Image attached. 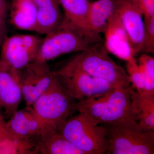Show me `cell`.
<instances>
[{
  "instance_id": "28",
  "label": "cell",
  "mask_w": 154,
  "mask_h": 154,
  "mask_svg": "<svg viewBox=\"0 0 154 154\" xmlns=\"http://www.w3.org/2000/svg\"><path fill=\"white\" fill-rule=\"evenodd\" d=\"M1 43H0V46H1Z\"/></svg>"
},
{
  "instance_id": "12",
  "label": "cell",
  "mask_w": 154,
  "mask_h": 154,
  "mask_svg": "<svg viewBox=\"0 0 154 154\" xmlns=\"http://www.w3.org/2000/svg\"><path fill=\"white\" fill-rule=\"evenodd\" d=\"M4 125L11 133L36 144L47 128L35 115L31 107L18 109L8 121H4Z\"/></svg>"
},
{
  "instance_id": "17",
  "label": "cell",
  "mask_w": 154,
  "mask_h": 154,
  "mask_svg": "<svg viewBox=\"0 0 154 154\" xmlns=\"http://www.w3.org/2000/svg\"><path fill=\"white\" fill-rule=\"evenodd\" d=\"M36 17L35 0H12L9 19L14 28L19 30L34 32Z\"/></svg>"
},
{
  "instance_id": "23",
  "label": "cell",
  "mask_w": 154,
  "mask_h": 154,
  "mask_svg": "<svg viewBox=\"0 0 154 154\" xmlns=\"http://www.w3.org/2000/svg\"><path fill=\"white\" fill-rule=\"evenodd\" d=\"M143 45L142 52H154V17H144Z\"/></svg>"
},
{
  "instance_id": "21",
  "label": "cell",
  "mask_w": 154,
  "mask_h": 154,
  "mask_svg": "<svg viewBox=\"0 0 154 154\" xmlns=\"http://www.w3.org/2000/svg\"><path fill=\"white\" fill-rule=\"evenodd\" d=\"M144 76L145 87L143 92L154 94V58L147 54L140 56L137 63Z\"/></svg>"
},
{
  "instance_id": "26",
  "label": "cell",
  "mask_w": 154,
  "mask_h": 154,
  "mask_svg": "<svg viewBox=\"0 0 154 154\" xmlns=\"http://www.w3.org/2000/svg\"><path fill=\"white\" fill-rule=\"evenodd\" d=\"M8 11L7 0H0V14L8 16Z\"/></svg>"
},
{
  "instance_id": "2",
  "label": "cell",
  "mask_w": 154,
  "mask_h": 154,
  "mask_svg": "<svg viewBox=\"0 0 154 154\" xmlns=\"http://www.w3.org/2000/svg\"><path fill=\"white\" fill-rule=\"evenodd\" d=\"M102 43L79 52L66 64L104 80L113 87H130L127 72L112 59Z\"/></svg>"
},
{
  "instance_id": "9",
  "label": "cell",
  "mask_w": 154,
  "mask_h": 154,
  "mask_svg": "<svg viewBox=\"0 0 154 154\" xmlns=\"http://www.w3.org/2000/svg\"><path fill=\"white\" fill-rule=\"evenodd\" d=\"M55 76L48 63L36 60L29 64L20 72L19 84L26 107L32 106L47 90Z\"/></svg>"
},
{
  "instance_id": "7",
  "label": "cell",
  "mask_w": 154,
  "mask_h": 154,
  "mask_svg": "<svg viewBox=\"0 0 154 154\" xmlns=\"http://www.w3.org/2000/svg\"><path fill=\"white\" fill-rule=\"evenodd\" d=\"M54 72L69 95L79 101L101 96L115 88L104 80L67 64Z\"/></svg>"
},
{
  "instance_id": "5",
  "label": "cell",
  "mask_w": 154,
  "mask_h": 154,
  "mask_svg": "<svg viewBox=\"0 0 154 154\" xmlns=\"http://www.w3.org/2000/svg\"><path fill=\"white\" fill-rule=\"evenodd\" d=\"M84 154H105L107 148L105 127L79 112L67 119L59 131Z\"/></svg>"
},
{
  "instance_id": "4",
  "label": "cell",
  "mask_w": 154,
  "mask_h": 154,
  "mask_svg": "<svg viewBox=\"0 0 154 154\" xmlns=\"http://www.w3.org/2000/svg\"><path fill=\"white\" fill-rule=\"evenodd\" d=\"M102 42L101 37L86 36L63 20L58 28L42 38L35 60L48 63L62 56L80 52Z\"/></svg>"
},
{
  "instance_id": "1",
  "label": "cell",
  "mask_w": 154,
  "mask_h": 154,
  "mask_svg": "<svg viewBox=\"0 0 154 154\" xmlns=\"http://www.w3.org/2000/svg\"><path fill=\"white\" fill-rule=\"evenodd\" d=\"M133 86L113 88L101 96L78 101L72 110L85 113L99 124L135 122L131 103Z\"/></svg>"
},
{
  "instance_id": "24",
  "label": "cell",
  "mask_w": 154,
  "mask_h": 154,
  "mask_svg": "<svg viewBox=\"0 0 154 154\" xmlns=\"http://www.w3.org/2000/svg\"><path fill=\"white\" fill-rule=\"evenodd\" d=\"M144 17H154V0H132Z\"/></svg>"
},
{
  "instance_id": "10",
  "label": "cell",
  "mask_w": 154,
  "mask_h": 154,
  "mask_svg": "<svg viewBox=\"0 0 154 154\" xmlns=\"http://www.w3.org/2000/svg\"><path fill=\"white\" fill-rule=\"evenodd\" d=\"M115 12L119 16L136 55L142 51L143 15L132 0H115Z\"/></svg>"
},
{
  "instance_id": "18",
  "label": "cell",
  "mask_w": 154,
  "mask_h": 154,
  "mask_svg": "<svg viewBox=\"0 0 154 154\" xmlns=\"http://www.w3.org/2000/svg\"><path fill=\"white\" fill-rule=\"evenodd\" d=\"M36 149L38 154H84L57 131L49 128L45 131Z\"/></svg>"
},
{
  "instance_id": "27",
  "label": "cell",
  "mask_w": 154,
  "mask_h": 154,
  "mask_svg": "<svg viewBox=\"0 0 154 154\" xmlns=\"http://www.w3.org/2000/svg\"><path fill=\"white\" fill-rule=\"evenodd\" d=\"M4 117H5V116H4L3 112L0 109V120H4Z\"/></svg>"
},
{
  "instance_id": "19",
  "label": "cell",
  "mask_w": 154,
  "mask_h": 154,
  "mask_svg": "<svg viewBox=\"0 0 154 154\" xmlns=\"http://www.w3.org/2000/svg\"><path fill=\"white\" fill-rule=\"evenodd\" d=\"M115 11V0H96L90 2L88 22L91 33L98 35L105 33Z\"/></svg>"
},
{
  "instance_id": "25",
  "label": "cell",
  "mask_w": 154,
  "mask_h": 154,
  "mask_svg": "<svg viewBox=\"0 0 154 154\" xmlns=\"http://www.w3.org/2000/svg\"><path fill=\"white\" fill-rule=\"evenodd\" d=\"M7 16L0 14V43L2 44L7 35L6 19Z\"/></svg>"
},
{
  "instance_id": "13",
  "label": "cell",
  "mask_w": 154,
  "mask_h": 154,
  "mask_svg": "<svg viewBox=\"0 0 154 154\" xmlns=\"http://www.w3.org/2000/svg\"><path fill=\"white\" fill-rule=\"evenodd\" d=\"M104 33V46L108 53L126 62L134 57L135 55L126 31L119 16L115 11L109 20Z\"/></svg>"
},
{
  "instance_id": "16",
  "label": "cell",
  "mask_w": 154,
  "mask_h": 154,
  "mask_svg": "<svg viewBox=\"0 0 154 154\" xmlns=\"http://www.w3.org/2000/svg\"><path fill=\"white\" fill-rule=\"evenodd\" d=\"M131 107L134 117L143 131L154 130V94L133 90Z\"/></svg>"
},
{
  "instance_id": "20",
  "label": "cell",
  "mask_w": 154,
  "mask_h": 154,
  "mask_svg": "<svg viewBox=\"0 0 154 154\" xmlns=\"http://www.w3.org/2000/svg\"><path fill=\"white\" fill-rule=\"evenodd\" d=\"M37 154L36 143L11 133L0 120V154Z\"/></svg>"
},
{
  "instance_id": "8",
  "label": "cell",
  "mask_w": 154,
  "mask_h": 154,
  "mask_svg": "<svg viewBox=\"0 0 154 154\" xmlns=\"http://www.w3.org/2000/svg\"><path fill=\"white\" fill-rule=\"evenodd\" d=\"M42 38L33 34L7 36L1 45L0 60L20 72L36 59Z\"/></svg>"
},
{
  "instance_id": "15",
  "label": "cell",
  "mask_w": 154,
  "mask_h": 154,
  "mask_svg": "<svg viewBox=\"0 0 154 154\" xmlns=\"http://www.w3.org/2000/svg\"><path fill=\"white\" fill-rule=\"evenodd\" d=\"M36 8L35 31L46 35L58 28L63 20V15L57 0H35Z\"/></svg>"
},
{
  "instance_id": "22",
  "label": "cell",
  "mask_w": 154,
  "mask_h": 154,
  "mask_svg": "<svg viewBox=\"0 0 154 154\" xmlns=\"http://www.w3.org/2000/svg\"><path fill=\"white\" fill-rule=\"evenodd\" d=\"M126 69L133 87L138 92H144L145 87L144 76L135 57L127 61Z\"/></svg>"
},
{
  "instance_id": "3",
  "label": "cell",
  "mask_w": 154,
  "mask_h": 154,
  "mask_svg": "<svg viewBox=\"0 0 154 154\" xmlns=\"http://www.w3.org/2000/svg\"><path fill=\"white\" fill-rule=\"evenodd\" d=\"M101 125L106 131L105 154H154V130L143 131L136 121Z\"/></svg>"
},
{
  "instance_id": "14",
  "label": "cell",
  "mask_w": 154,
  "mask_h": 154,
  "mask_svg": "<svg viewBox=\"0 0 154 154\" xmlns=\"http://www.w3.org/2000/svg\"><path fill=\"white\" fill-rule=\"evenodd\" d=\"M63 12V20L80 33L91 38L99 35L91 33L88 27V0H57Z\"/></svg>"
},
{
  "instance_id": "6",
  "label": "cell",
  "mask_w": 154,
  "mask_h": 154,
  "mask_svg": "<svg viewBox=\"0 0 154 154\" xmlns=\"http://www.w3.org/2000/svg\"><path fill=\"white\" fill-rule=\"evenodd\" d=\"M73 100L55 75L47 90L31 107L46 128L59 131L72 110Z\"/></svg>"
},
{
  "instance_id": "11",
  "label": "cell",
  "mask_w": 154,
  "mask_h": 154,
  "mask_svg": "<svg viewBox=\"0 0 154 154\" xmlns=\"http://www.w3.org/2000/svg\"><path fill=\"white\" fill-rule=\"evenodd\" d=\"M19 73L0 60V109L8 119L19 109L23 99Z\"/></svg>"
}]
</instances>
